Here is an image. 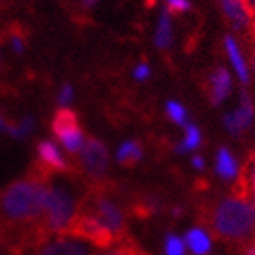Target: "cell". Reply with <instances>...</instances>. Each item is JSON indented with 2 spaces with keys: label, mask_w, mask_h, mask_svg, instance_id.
Returning <instances> with one entry per match:
<instances>
[{
  "label": "cell",
  "mask_w": 255,
  "mask_h": 255,
  "mask_svg": "<svg viewBox=\"0 0 255 255\" xmlns=\"http://www.w3.org/2000/svg\"><path fill=\"white\" fill-rule=\"evenodd\" d=\"M199 144H201V131H199V128L193 126V124H188L184 138H182V142L177 146V151H179V153H184V151L199 148Z\"/></svg>",
  "instance_id": "obj_18"
},
{
  "label": "cell",
  "mask_w": 255,
  "mask_h": 255,
  "mask_svg": "<svg viewBox=\"0 0 255 255\" xmlns=\"http://www.w3.org/2000/svg\"><path fill=\"white\" fill-rule=\"evenodd\" d=\"M49 186L42 179H20L0 193V219L13 226L42 230Z\"/></svg>",
  "instance_id": "obj_1"
},
{
  "label": "cell",
  "mask_w": 255,
  "mask_h": 255,
  "mask_svg": "<svg viewBox=\"0 0 255 255\" xmlns=\"http://www.w3.org/2000/svg\"><path fill=\"white\" fill-rule=\"evenodd\" d=\"M215 170H217L219 177H223L226 181H232L239 175V166L237 160L232 155L228 148H221L217 151V159H215Z\"/></svg>",
  "instance_id": "obj_11"
},
{
  "label": "cell",
  "mask_w": 255,
  "mask_h": 255,
  "mask_svg": "<svg viewBox=\"0 0 255 255\" xmlns=\"http://www.w3.org/2000/svg\"><path fill=\"white\" fill-rule=\"evenodd\" d=\"M166 5H168V11L182 13L190 9V0H166Z\"/></svg>",
  "instance_id": "obj_23"
},
{
  "label": "cell",
  "mask_w": 255,
  "mask_h": 255,
  "mask_svg": "<svg viewBox=\"0 0 255 255\" xmlns=\"http://www.w3.org/2000/svg\"><path fill=\"white\" fill-rule=\"evenodd\" d=\"M86 212L90 213V215H93L115 239H117L119 234H123L124 215H123V212H121V208H119L112 199H108V197H104V195L93 197Z\"/></svg>",
  "instance_id": "obj_5"
},
{
  "label": "cell",
  "mask_w": 255,
  "mask_h": 255,
  "mask_svg": "<svg viewBox=\"0 0 255 255\" xmlns=\"http://www.w3.org/2000/svg\"><path fill=\"white\" fill-rule=\"evenodd\" d=\"M193 255H208L212 250V239L202 228H191L186 234V243Z\"/></svg>",
  "instance_id": "obj_12"
},
{
  "label": "cell",
  "mask_w": 255,
  "mask_h": 255,
  "mask_svg": "<svg viewBox=\"0 0 255 255\" xmlns=\"http://www.w3.org/2000/svg\"><path fill=\"white\" fill-rule=\"evenodd\" d=\"M252 119H254V104L248 93L241 95V104L234 113H230L224 117V126L230 133L239 135L241 131H245L246 128L250 126Z\"/></svg>",
  "instance_id": "obj_7"
},
{
  "label": "cell",
  "mask_w": 255,
  "mask_h": 255,
  "mask_svg": "<svg viewBox=\"0 0 255 255\" xmlns=\"http://www.w3.org/2000/svg\"><path fill=\"white\" fill-rule=\"evenodd\" d=\"M219 4L234 27H246L252 22V13L245 0H219Z\"/></svg>",
  "instance_id": "obj_8"
},
{
  "label": "cell",
  "mask_w": 255,
  "mask_h": 255,
  "mask_svg": "<svg viewBox=\"0 0 255 255\" xmlns=\"http://www.w3.org/2000/svg\"><path fill=\"white\" fill-rule=\"evenodd\" d=\"M5 129H7V123H5L4 117L0 115V131H5Z\"/></svg>",
  "instance_id": "obj_29"
},
{
  "label": "cell",
  "mask_w": 255,
  "mask_h": 255,
  "mask_svg": "<svg viewBox=\"0 0 255 255\" xmlns=\"http://www.w3.org/2000/svg\"><path fill=\"white\" fill-rule=\"evenodd\" d=\"M51 126H53L55 135H59V133L69 129V128L79 126V121H77V115H75L71 110H66V108H62V110H59V112H57V115H55L53 124H51Z\"/></svg>",
  "instance_id": "obj_17"
},
{
  "label": "cell",
  "mask_w": 255,
  "mask_h": 255,
  "mask_svg": "<svg viewBox=\"0 0 255 255\" xmlns=\"http://www.w3.org/2000/svg\"><path fill=\"white\" fill-rule=\"evenodd\" d=\"M71 99H73V88H71L69 84H66L59 93V102L62 104V106H66V104L71 102Z\"/></svg>",
  "instance_id": "obj_24"
},
{
  "label": "cell",
  "mask_w": 255,
  "mask_h": 255,
  "mask_svg": "<svg viewBox=\"0 0 255 255\" xmlns=\"http://www.w3.org/2000/svg\"><path fill=\"white\" fill-rule=\"evenodd\" d=\"M38 157H40V162H42L48 170L55 171H66L68 170V162L60 153L59 146L51 140H42L38 144Z\"/></svg>",
  "instance_id": "obj_9"
},
{
  "label": "cell",
  "mask_w": 255,
  "mask_h": 255,
  "mask_svg": "<svg viewBox=\"0 0 255 255\" xmlns=\"http://www.w3.org/2000/svg\"><path fill=\"white\" fill-rule=\"evenodd\" d=\"M140 159H142V148L137 142H133V140L124 142L117 151V160L124 166H131Z\"/></svg>",
  "instance_id": "obj_16"
},
{
  "label": "cell",
  "mask_w": 255,
  "mask_h": 255,
  "mask_svg": "<svg viewBox=\"0 0 255 255\" xmlns=\"http://www.w3.org/2000/svg\"><path fill=\"white\" fill-rule=\"evenodd\" d=\"M33 126H35V121L31 117H26L22 119L18 124H7L5 131L9 133V135H13L15 138H24L33 131Z\"/></svg>",
  "instance_id": "obj_19"
},
{
  "label": "cell",
  "mask_w": 255,
  "mask_h": 255,
  "mask_svg": "<svg viewBox=\"0 0 255 255\" xmlns=\"http://www.w3.org/2000/svg\"><path fill=\"white\" fill-rule=\"evenodd\" d=\"M97 255H142V252H138L137 248H133V246L121 245V246H117V248H112V250H106Z\"/></svg>",
  "instance_id": "obj_22"
},
{
  "label": "cell",
  "mask_w": 255,
  "mask_h": 255,
  "mask_svg": "<svg viewBox=\"0 0 255 255\" xmlns=\"http://www.w3.org/2000/svg\"><path fill=\"white\" fill-rule=\"evenodd\" d=\"M108 162H110V155H108L106 146L99 142L97 138H86L80 148V164L86 175L91 177L93 181L104 179L108 171Z\"/></svg>",
  "instance_id": "obj_4"
},
{
  "label": "cell",
  "mask_w": 255,
  "mask_h": 255,
  "mask_svg": "<svg viewBox=\"0 0 255 255\" xmlns=\"http://www.w3.org/2000/svg\"><path fill=\"white\" fill-rule=\"evenodd\" d=\"M191 164H193V168H195V170L201 171L202 168H204V160H202V157H199V155H195V157L191 159Z\"/></svg>",
  "instance_id": "obj_27"
},
{
  "label": "cell",
  "mask_w": 255,
  "mask_h": 255,
  "mask_svg": "<svg viewBox=\"0 0 255 255\" xmlns=\"http://www.w3.org/2000/svg\"><path fill=\"white\" fill-rule=\"evenodd\" d=\"M133 77L137 80H146L149 77V66L148 64H138L135 71H133Z\"/></svg>",
  "instance_id": "obj_25"
},
{
  "label": "cell",
  "mask_w": 255,
  "mask_h": 255,
  "mask_svg": "<svg viewBox=\"0 0 255 255\" xmlns=\"http://www.w3.org/2000/svg\"><path fill=\"white\" fill-rule=\"evenodd\" d=\"M224 46H226V51H228V57H230V62L234 66L235 73L237 77L241 79V82H248V68H246V60L241 53L239 46L235 42V38L232 37H226L224 38Z\"/></svg>",
  "instance_id": "obj_13"
},
{
  "label": "cell",
  "mask_w": 255,
  "mask_h": 255,
  "mask_svg": "<svg viewBox=\"0 0 255 255\" xmlns=\"http://www.w3.org/2000/svg\"><path fill=\"white\" fill-rule=\"evenodd\" d=\"M155 44L160 49H166L171 44V18L168 11H162L159 16L157 33H155Z\"/></svg>",
  "instance_id": "obj_15"
},
{
  "label": "cell",
  "mask_w": 255,
  "mask_h": 255,
  "mask_svg": "<svg viewBox=\"0 0 255 255\" xmlns=\"http://www.w3.org/2000/svg\"><path fill=\"white\" fill-rule=\"evenodd\" d=\"M254 64H255V59H254Z\"/></svg>",
  "instance_id": "obj_32"
},
{
  "label": "cell",
  "mask_w": 255,
  "mask_h": 255,
  "mask_svg": "<svg viewBox=\"0 0 255 255\" xmlns=\"http://www.w3.org/2000/svg\"><path fill=\"white\" fill-rule=\"evenodd\" d=\"M235 191H237V193H235L237 197L250 199V193L255 197V159H252L250 166H248L245 173L239 177V182H237Z\"/></svg>",
  "instance_id": "obj_14"
},
{
  "label": "cell",
  "mask_w": 255,
  "mask_h": 255,
  "mask_svg": "<svg viewBox=\"0 0 255 255\" xmlns=\"http://www.w3.org/2000/svg\"><path fill=\"white\" fill-rule=\"evenodd\" d=\"M99 0H82V4L86 5V7H91V5H95Z\"/></svg>",
  "instance_id": "obj_30"
},
{
  "label": "cell",
  "mask_w": 255,
  "mask_h": 255,
  "mask_svg": "<svg viewBox=\"0 0 255 255\" xmlns=\"http://www.w3.org/2000/svg\"><path fill=\"white\" fill-rule=\"evenodd\" d=\"M213 232L226 241H255V204L245 197H226L212 210Z\"/></svg>",
  "instance_id": "obj_2"
},
{
  "label": "cell",
  "mask_w": 255,
  "mask_h": 255,
  "mask_svg": "<svg viewBox=\"0 0 255 255\" xmlns=\"http://www.w3.org/2000/svg\"><path fill=\"white\" fill-rule=\"evenodd\" d=\"M245 255H255V245H252L248 250H246V254Z\"/></svg>",
  "instance_id": "obj_31"
},
{
  "label": "cell",
  "mask_w": 255,
  "mask_h": 255,
  "mask_svg": "<svg viewBox=\"0 0 255 255\" xmlns=\"http://www.w3.org/2000/svg\"><path fill=\"white\" fill-rule=\"evenodd\" d=\"M11 46H13V49H15L16 53H22V51H24V40H22V37L13 35V37H11Z\"/></svg>",
  "instance_id": "obj_26"
},
{
  "label": "cell",
  "mask_w": 255,
  "mask_h": 255,
  "mask_svg": "<svg viewBox=\"0 0 255 255\" xmlns=\"http://www.w3.org/2000/svg\"><path fill=\"white\" fill-rule=\"evenodd\" d=\"M166 112H168V117L175 124H179V126H184V124L188 123V112L184 110L182 104H179V102H175V101L168 102V104H166Z\"/></svg>",
  "instance_id": "obj_20"
},
{
  "label": "cell",
  "mask_w": 255,
  "mask_h": 255,
  "mask_svg": "<svg viewBox=\"0 0 255 255\" xmlns=\"http://www.w3.org/2000/svg\"><path fill=\"white\" fill-rule=\"evenodd\" d=\"M245 2H246V5H248V9H250L252 16H254V13H255V0H245Z\"/></svg>",
  "instance_id": "obj_28"
},
{
  "label": "cell",
  "mask_w": 255,
  "mask_h": 255,
  "mask_svg": "<svg viewBox=\"0 0 255 255\" xmlns=\"http://www.w3.org/2000/svg\"><path fill=\"white\" fill-rule=\"evenodd\" d=\"M77 202L71 191L62 186H49L46 199V212H44L42 228L44 234L66 235L77 217Z\"/></svg>",
  "instance_id": "obj_3"
},
{
  "label": "cell",
  "mask_w": 255,
  "mask_h": 255,
  "mask_svg": "<svg viewBox=\"0 0 255 255\" xmlns=\"http://www.w3.org/2000/svg\"><path fill=\"white\" fill-rule=\"evenodd\" d=\"M230 90H232V77L226 69L219 68L210 79V97H212L213 104L219 106L228 97Z\"/></svg>",
  "instance_id": "obj_10"
},
{
  "label": "cell",
  "mask_w": 255,
  "mask_h": 255,
  "mask_svg": "<svg viewBox=\"0 0 255 255\" xmlns=\"http://www.w3.org/2000/svg\"><path fill=\"white\" fill-rule=\"evenodd\" d=\"M37 255H91V245L75 235H57L42 243Z\"/></svg>",
  "instance_id": "obj_6"
},
{
  "label": "cell",
  "mask_w": 255,
  "mask_h": 255,
  "mask_svg": "<svg viewBox=\"0 0 255 255\" xmlns=\"http://www.w3.org/2000/svg\"><path fill=\"white\" fill-rule=\"evenodd\" d=\"M164 255H186V245L181 237L177 235H168L164 243Z\"/></svg>",
  "instance_id": "obj_21"
}]
</instances>
